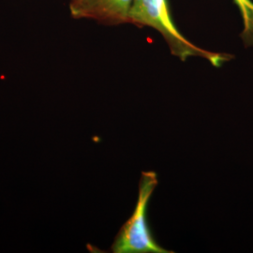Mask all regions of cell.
I'll list each match as a JSON object with an SVG mask.
<instances>
[{
    "instance_id": "6da1fadb",
    "label": "cell",
    "mask_w": 253,
    "mask_h": 253,
    "mask_svg": "<svg viewBox=\"0 0 253 253\" xmlns=\"http://www.w3.org/2000/svg\"><path fill=\"white\" fill-rule=\"evenodd\" d=\"M128 24L138 27H151L160 32L172 54L182 61H186L190 56H199L219 68L235 57L233 54L209 52L190 42L174 26L167 0H134L129 11Z\"/></svg>"
},
{
    "instance_id": "7a4b0ae2",
    "label": "cell",
    "mask_w": 253,
    "mask_h": 253,
    "mask_svg": "<svg viewBox=\"0 0 253 253\" xmlns=\"http://www.w3.org/2000/svg\"><path fill=\"white\" fill-rule=\"evenodd\" d=\"M159 184L154 171L142 172L134 211L121 227L111 247L114 253H172L157 243L147 223V207Z\"/></svg>"
},
{
    "instance_id": "3957f363",
    "label": "cell",
    "mask_w": 253,
    "mask_h": 253,
    "mask_svg": "<svg viewBox=\"0 0 253 253\" xmlns=\"http://www.w3.org/2000/svg\"><path fill=\"white\" fill-rule=\"evenodd\" d=\"M134 0H70L73 18L90 19L107 26L128 24Z\"/></svg>"
},
{
    "instance_id": "277c9868",
    "label": "cell",
    "mask_w": 253,
    "mask_h": 253,
    "mask_svg": "<svg viewBox=\"0 0 253 253\" xmlns=\"http://www.w3.org/2000/svg\"><path fill=\"white\" fill-rule=\"evenodd\" d=\"M239 9L243 20V30L240 37L245 47L253 46V2L252 0H233Z\"/></svg>"
}]
</instances>
